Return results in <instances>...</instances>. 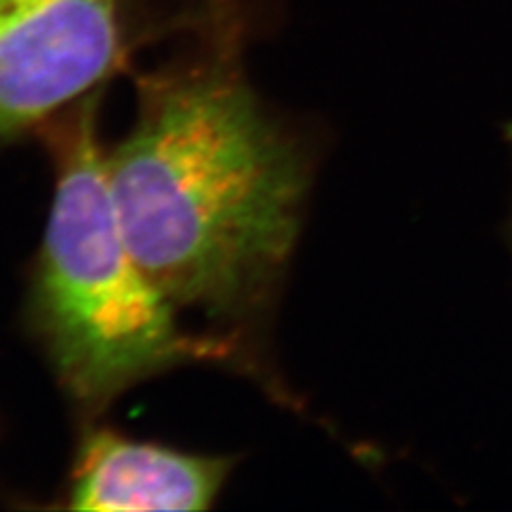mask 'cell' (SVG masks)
Wrapping results in <instances>:
<instances>
[{
  "mask_svg": "<svg viewBox=\"0 0 512 512\" xmlns=\"http://www.w3.org/2000/svg\"><path fill=\"white\" fill-rule=\"evenodd\" d=\"M195 18V45L139 77L107 178L128 246L173 308L242 318L288 263L308 167L244 75L239 0H199Z\"/></svg>",
  "mask_w": 512,
  "mask_h": 512,
  "instance_id": "1",
  "label": "cell"
},
{
  "mask_svg": "<svg viewBox=\"0 0 512 512\" xmlns=\"http://www.w3.org/2000/svg\"><path fill=\"white\" fill-rule=\"evenodd\" d=\"M96 92L58 139L56 195L35 280V325L73 399L101 408L137 382L190 359L224 355L184 329L141 267L111 197Z\"/></svg>",
  "mask_w": 512,
  "mask_h": 512,
  "instance_id": "2",
  "label": "cell"
},
{
  "mask_svg": "<svg viewBox=\"0 0 512 512\" xmlns=\"http://www.w3.org/2000/svg\"><path fill=\"white\" fill-rule=\"evenodd\" d=\"M124 58L122 0H0V141L86 101Z\"/></svg>",
  "mask_w": 512,
  "mask_h": 512,
  "instance_id": "3",
  "label": "cell"
},
{
  "mask_svg": "<svg viewBox=\"0 0 512 512\" xmlns=\"http://www.w3.org/2000/svg\"><path fill=\"white\" fill-rule=\"evenodd\" d=\"M231 463L96 429L82 444L71 485L75 510H205Z\"/></svg>",
  "mask_w": 512,
  "mask_h": 512,
  "instance_id": "4",
  "label": "cell"
}]
</instances>
